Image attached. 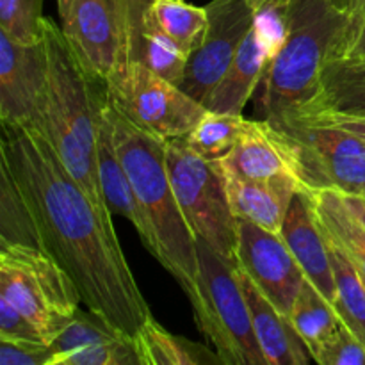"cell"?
<instances>
[{
  "label": "cell",
  "instance_id": "cell-1",
  "mask_svg": "<svg viewBox=\"0 0 365 365\" xmlns=\"http://www.w3.org/2000/svg\"><path fill=\"white\" fill-rule=\"evenodd\" d=\"M0 159L27 198L41 248L68 271L86 309L134 339L152 312L116 237L113 214L89 198L38 128H4Z\"/></svg>",
  "mask_w": 365,
  "mask_h": 365
},
{
  "label": "cell",
  "instance_id": "cell-2",
  "mask_svg": "<svg viewBox=\"0 0 365 365\" xmlns=\"http://www.w3.org/2000/svg\"><path fill=\"white\" fill-rule=\"evenodd\" d=\"M41 39L46 52V88L32 125L52 145L61 163L89 198L107 210L96 166L100 109L106 91L96 84L73 56L61 29L50 18H43Z\"/></svg>",
  "mask_w": 365,
  "mask_h": 365
},
{
  "label": "cell",
  "instance_id": "cell-3",
  "mask_svg": "<svg viewBox=\"0 0 365 365\" xmlns=\"http://www.w3.org/2000/svg\"><path fill=\"white\" fill-rule=\"evenodd\" d=\"M107 100V96H106ZM113 141L157 241L155 259L178 282L191 305L198 299V250L175 196L166 163L168 139L143 130L107 100Z\"/></svg>",
  "mask_w": 365,
  "mask_h": 365
},
{
  "label": "cell",
  "instance_id": "cell-4",
  "mask_svg": "<svg viewBox=\"0 0 365 365\" xmlns=\"http://www.w3.org/2000/svg\"><path fill=\"white\" fill-rule=\"evenodd\" d=\"M349 21L351 16L334 0H292L285 45L269 61L253 93L260 120H282L312 100L321 71L337 52Z\"/></svg>",
  "mask_w": 365,
  "mask_h": 365
},
{
  "label": "cell",
  "instance_id": "cell-5",
  "mask_svg": "<svg viewBox=\"0 0 365 365\" xmlns=\"http://www.w3.org/2000/svg\"><path fill=\"white\" fill-rule=\"evenodd\" d=\"M196 250L198 299L191 307L198 328L225 365H267L253 331L237 262L225 259L202 239H196Z\"/></svg>",
  "mask_w": 365,
  "mask_h": 365
},
{
  "label": "cell",
  "instance_id": "cell-6",
  "mask_svg": "<svg viewBox=\"0 0 365 365\" xmlns=\"http://www.w3.org/2000/svg\"><path fill=\"white\" fill-rule=\"evenodd\" d=\"M0 298L16 307L52 344L78 312L81 292L68 271L43 248L0 246Z\"/></svg>",
  "mask_w": 365,
  "mask_h": 365
},
{
  "label": "cell",
  "instance_id": "cell-7",
  "mask_svg": "<svg viewBox=\"0 0 365 365\" xmlns=\"http://www.w3.org/2000/svg\"><path fill=\"white\" fill-rule=\"evenodd\" d=\"M269 123L284 143L299 191L331 189L365 196V141L359 135L337 125L298 118Z\"/></svg>",
  "mask_w": 365,
  "mask_h": 365
},
{
  "label": "cell",
  "instance_id": "cell-8",
  "mask_svg": "<svg viewBox=\"0 0 365 365\" xmlns=\"http://www.w3.org/2000/svg\"><path fill=\"white\" fill-rule=\"evenodd\" d=\"M166 163L175 196L196 239L225 259L237 255V217L228 202L220 160L196 155L184 138L168 139Z\"/></svg>",
  "mask_w": 365,
  "mask_h": 365
},
{
  "label": "cell",
  "instance_id": "cell-9",
  "mask_svg": "<svg viewBox=\"0 0 365 365\" xmlns=\"http://www.w3.org/2000/svg\"><path fill=\"white\" fill-rule=\"evenodd\" d=\"M106 96L132 123L164 139L187 135L207 113L180 86L135 61H118Z\"/></svg>",
  "mask_w": 365,
  "mask_h": 365
},
{
  "label": "cell",
  "instance_id": "cell-10",
  "mask_svg": "<svg viewBox=\"0 0 365 365\" xmlns=\"http://www.w3.org/2000/svg\"><path fill=\"white\" fill-rule=\"evenodd\" d=\"M205 36L189 56L180 88L198 102H205L230 68L242 39L253 25V7L246 0H212Z\"/></svg>",
  "mask_w": 365,
  "mask_h": 365
},
{
  "label": "cell",
  "instance_id": "cell-11",
  "mask_svg": "<svg viewBox=\"0 0 365 365\" xmlns=\"http://www.w3.org/2000/svg\"><path fill=\"white\" fill-rule=\"evenodd\" d=\"M61 32L89 78L106 88L120 56L116 0H57Z\"/></svg>",
  "mask_w": 365,
  "mask_h": 365
},
{
  "label": "cell",
  "instance_id": "cell-12",
  "mask_svg": "<svg viewBox=\"0 0 365 365\" xmlns=\"http://www.w3.org/2000/svg\"><path fill=\"white\" fill-rule=\"evenodd\" d=\"M235 262L284 316H291L307 278L280 234L237 217Z\"/></svg>",
  "mask_w": 365,
  "mask_h": 365
},
{
  "label": "cell",
  "instance_id": "cell-13",
  "mask_svg": "<svg viewBox=\"0 0 365 365\" xmlns=\"http://www.w3.org/2000/svg\"><path fill=\"white\" fill-rule=\"evenodd\" d=\"M43 39L32 45L0 32V121L4 128L32 127L46 88Z\"/></svg>",
  "mask_w": 365,
  "mask_h": 365
},
{
  "label": "cell",
  "instance_id": "cell-14",
  "mask_svg": "<svg viewBox=\"0 0 365 365\" xmlns=\"http://www.w3.org/2000/svg\"><path fill=\"white\" fill-rule=\"evenodd\" d=\"M280 235L294 259L298 260L307 280L324 298L334 303L337 287H335L330 245L321 232L319 225L316 223L309 200L302 191H296V195L292 196Z\"/></svg>",
  "mask_w": 365,
  "mask_h": 365
},
{
  "label": "cell",
  "instance_id": "cell-15",
  "mask_svg": "<svg viewBox=\"0 0 365 365\" xmlns=\"http://www.w3.org/2000/svg\"><path fill=\"white\" fill-rule=\"evenodd\" d=\"M96 166H98L100 187H102L103 202L110 214L123 216L134 225L141 237L143 245L148 248V252L155 257L157 241L153 235L152 227L145 216L141 203L135 196L132 182L121 164L120 155L114 148L113 141V125H110L109 110H107V100H103L102 109H100L98 121V139H96Z\"/></svg>",
  "mask_w": 365,
  "mask_h": 365
},
{
  "label": "cell",
  "instance_id": "cell-16",
  "mask_svg": "<svg viewBox=\"0 0 365 365\" xmlns=\"http://www.w3.org/2000/svg\"><path fill=\"white\" fill-rule=\"evenodd\" d=\"M307 114L365 118V53L331 56L328 59L321 71L316 95L303 109L289 116Z\"/></svg>",
  "mask_w": 365,
  "mask_h": 365
},
{
  "label": "cell",
  "instance_id": "cell-17",
  "mask_svg": "<svg viewBox=\"0 0 365 365\" xmlns=\"http://www.w3.org/2000/svg\"><path fill=\"white\" fill-rule=\"evenodd\" d=\"M237 269L242 292L248 299L253 331L267 365H305L314 362L291 319L257 289L241 267L237 266Z\"/></svg>",
  "mask_w": 365,
  "mask_h": 365
},
{
  "label": "cell",
  "instance_id": "cell-18",
  "mask_svg": "<svg viewBox=\"0 0 365 365\" xmlns=\"http://www.w3.org/2000/svg\"><path fill=\"white\" fill-rule=\"evenodd\" d=\"M225 170L252 180L294 178L278 130L267 120H248L235 148L220 160ZM298 182V180H296Z\"/></svg>",
  "mask_w": 365,
  "mask_h": 365
},
{
  "label": "cell",
  "instance_id": "cell-19",
  "mask_svg": "<svg viewBox=\"0 0 365 365\" xmlns=\"http://www.w3.org/2000/svg\"><path fill=\"white\" fill-rule=\"evenodd\" d=\"M221 170L227 182L228 202L235 217H242L259 225L260 228L280 234L292 196L299 191L298 182L294 178L252 180L239 177L223 166Z\"/></svg>",
  "mask_w": 365,
  "mask_h": 365
},
{
  "label": "cell",
  "instance_id": "cell-20",
  "mask_svg": "<svg viewBox=\"0 0 365 365\" xmlns=\"http://www.w3.org/2000/svg\"><path fill=\"white\" fill-rule=\"evenodd\" d=\"M269 61V52L252 25L227 73L203 102L205 109L212 113L242 114Z\"/></svg>",
  "mask_w": 365,
  "mask_h": 365
},
{
  "label": "cell",
  "instance_id": "cell-21",
  "mask_svg": "<svg viewBox=\"0 0 365 365\" xmlns=\"http://www.w3.org/2000/svg\"><path fill=\"white\" fill-rule=\"evenodd\" d=\"M316 223L327 241L365 274V227L351 212L344 196L331 189H305Z\"/></svg>",
  "mask_w": 365,
  "mask_h": 365
},
{
  "label": "cell",
  "instance_id": "cell-22",
  "mask_svg": "<svg viewBox=\"0 0 365 365\" xmlns=\"http://www.w3.org/2000/svg\"><path fill=\"white\" fill-rule=\"evenodd\" d=\"M141 365H212L223 364L216 351L168 331L150 316L134 339ZM225 365V364H223Z\"/></svg>",
  "mask_w": 365,
  "mask_h": 365
},
{
  "label": "cell",
  "instance_id": "cell-23",
  "mask_svg": "<svg viewBox=\"0 0 365 365\" xmlns=\"http://www.w3.org/2000/svg\"><path fill=\"white\" fill-rule=\"evenodd\" d=\"M289 319L305 342L312 360L342 324L334 303L324 298L309 280L303 282Z\"/></svg>",
  "mask_w": 365,
  "mask_h": 365
},
{
  "label": "cell",
  "instance_id": "cell-24",
  "mask_svg": "<svg viewBox=\"0 0 365 365\" xmlns=\"http://www.w3.org/2000/svg\"><path fill=\"white\" fill-rule=\"evenodd\" d=\"M148 20L189 57L205 36L209 14L205 7L192 6L185 0H152Z\"/></svg>",
  "mask_w": 365,
  "mask_h": 365
},
{
  "label": "cell",
  "instance_id": "cell-25",
  "mask_svg": "<svg viewBox=\"0 0 365 365\" xmlns=\"http://www.w3.org/2000/svg\"><path fill=\"white\" fill-rule=\"evenodd\" d=\"M27 245L41 248L36 217L9 166L0 159V246Z\"/></svg>",
  "mask_w": 365,
  "mask_h": 365
},
{
  "label": "cell",
  "instance_id": "cell-26",
  "mask_svg": "<svg viewBox=\"0 0 365 365\" xmlns=\"http://www.w3.org/2000/svg\"><path fill=\"white\" fill-rule=\"evenodd\" d=\"M330 245V242H328ZM331 266H334L335 292L334 307L342 323L356 335L365 346V282L355 264L330 245Z\"/></svg>",
  "mask_w": 365,
  "mask_h": 365
},
{
  "label": "cell",
  "instance_id": "cell-27",
  "mask_svg": "<svg viewBox=\"0 0 365 365\" xmlns=\"http://www.w3.org/2000/svg\"><path fill=\"white\" fill-rule=\"evenodd\" d=\"M242 114L207 110L202 120L184 135L189 148L205 160H223L237 145L246 127Z\"/></svg>",
  "mask_w": 365,
  "mask_h": 365
},
{
  "label": "cell",
  "instance_id": "cell-28",
  "mask_svg": "<svg viewBox=\"0 0 365 365\" xmlns=\"http://www.w3.org/2000/svg\"><path fill=\"white\" fill-rule=\"evenodd\" d=\"M121 337H127V335L116 330L103 317L96 316L89 309L86 312H81V309H78L73 319L66 324V328L57 335L56 341L50 346H52L53 355H59V353L73 351V349L86 348V346L118 341Z\"/></svg>",
  "mask_w": 365,
  "mask_h": 365
},
{
  "label": "cell",
  "instance_id": "cell-29",
  "mask_svg": "<svg viewBox=\"0 0 365 365\" xmlns=\"http://www.w3.org/2000/svg\"><path fill=\"white\" fill-rule=\"evenodd\" d=\"M43 0H0V32L13 41H41Z\"/></svg>",
  "mask_w": 365,
  "mask_h": 365
},
{
  "label": "cell",
  "instance_id": "cell-30",
  "mask_svg": "<svg viewBox=\"0 0 365 365\" xmlns=\"http://www.w3.org/2000/svg\"><path fill=\"white\" fill-rule=\"evenodd\" d=\"M48 365H141V362L134 341L121 337L113 342H102L52 355Z\"/></svg>",
  "mask_w": 365,
  "mask_h": 365
},
{
  "label": "cell",
  "instance_id": "cell-31",
  "mask_svg": "<svg viewBox=\"0 0 365 365\" xmlns=\"http://www.w3.org/2000/svg\"><path fill=\"white\" fill-rule=\"evenodd\" d=\"M292 0H266L253 13V29L273 59L285 45L291 31Z\"/></svg>",
  "mask_w": 365,
  "mask_h": 365
},
{
  "label": "cell",
  "instance_id": "cell-32",
  "mask_svg": "<svg viewBox=\"0 0 365 365\" xmlns=\"http://www.w3.org/2000/svg\"><path fill=\"white\" fill-rule=\"evenodd\" d=\"M314 362L319 365H365V346L342 323L334 337L314 356Z\"/></svg>",
  "mask_w": 365,
  "mask_h": 365
},
{
  "label": "cell",
  "instance_id": "cell-33",
  "mask_svg": "<svg viewBox=\"0 0 365 365\" xmlns=\"http://www.w3.org/2000/svg\"><path fill=\"white\" fill-rule=\"evenodd\" d=\"M0 339L16 342H45L38 328L4 298H0Z\"/></svg>",
  "mask_w": 365,
  "mask_h": 365
},
{
  "label": "cell",
  "instance_id": "cell-34",
  "mask_svg": "<svg viewBox=\"0 0 365 365\" xmlns=\"http://www.w3.org/2000/svg\"><path fill=\"white\" fill-rule=\"evenodd\" d=\"M53 351L45 342H16L0 339V365H48Z\"/></svg>",
  "mask_w": 365,
  "mask_h": 365
},
{
  "label": "cell",
  "instance_id": "cell-35",
  "mask_svg": "<svg viewBox=\"0 0 365 365\" xmlns=\"http://www.w3.org/2000/svg\"><path fill=\"white\" fill-rule=\"evenodd\" d=\"M346 53H365V13L351 18L334 56H346Z\"/></svg>",
  "mask_w": 365,
  "mask_h": 365
},
{
  "label": "cell",
  "instance_id": "cell-36",
  "mask_svg": "<svg viewBox=\"0 0 365 365\" xmlns=\"http://www.w3.org/2000/svg\"><path fill=\"white\" fill-rule=\"evenodd\" d=\"M289 118H298V120H310V121H321V123L337 125V127L359 135L362 141H365V118L341 116V114H307V116H289ZM282 120H284V118H282Z\"/></svg>",
  "mask_w": 365,
  "mask_h": 365
},
{
  "label": "cell",
  "instance_id": "cell-37",
  "mask_svg": "<svg viewBox=\"0 0 365 365\" xmlns=\"http://www.w3.org/2000/svg\"><path fill=\"white\" fill-rule=\"evenodd\" d=\"M342 196H344V202L348 203L351 212L359 217L360 223L365 227V196H349V195H342Z\"/></svg>",
  "mask_w": 365,
  "mask_h": 365
},
{
  "label": "cell",
  "instance_id": "cell-38",
  "mask_svg": "<svg viewBox=\"0 0 365 365\" xmlns=\"http://www.w3.org/2000/svg\"><path fill=\"white\" fill-rule=\"evenodd\" d=\"M334 2L351 18H356L365 13V0H334Z\"/></svg>",
  "mask_w": 365,
  "mask_h": 365
},
{
  "label": "cell",
  "instance_id": "cell-39",
  "mask_svg": "<svg viewBox=\"0 0 365 365\" xmlns=\"http://www.w3.org/2000/svg\"><path fill=\"white\" fill-rule=\"evenodd\" d=\"M246 2H248L250 6L253 7V11H255V9H259V7L262 6V4L266 2V0H246Z\"/></svg>",
  "mask_w": 365,
  "mask_h": 365
},
{
  "label": "cell",
  "instance_id": "cell-40",
  "mask_svg": "<svg viewBox=\"0 0 365 365\" xmlns=\"http://www.w3.org/2000/svg\"><path fill=\"white\" fill-rule=\"evenodd\" d=\"M362 277H364V282H365V274L364 273H362Z\"/></svg>",
  "mask_w": 365,
  "mask_h": 365
}]
</instances>
